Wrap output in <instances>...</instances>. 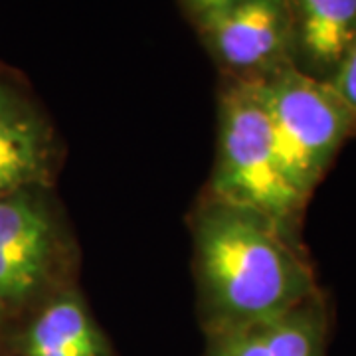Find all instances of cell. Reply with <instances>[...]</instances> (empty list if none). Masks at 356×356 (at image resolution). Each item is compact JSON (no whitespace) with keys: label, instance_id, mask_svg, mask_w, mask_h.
<instances>
[{"label":"cell","instance_id":"7","mask_svg":"<svg viewBox=\"0 0 356 356\" xmlns=\"http://www.w3.org/2000/svg\"><path fill=\"white\" fill-rule=\"evenodd\" d=\"M327 311L317 295L277 317L210 332L208 356H325Z\"/></svg>","mask_w":356,"mask_h":356},{"label":"cell","instance_id":"9","mask_svg":"<svg viewBox=\"0 0 356 356\" xmlns=\"http://www.w3.org/2000/svg\"><path fill=\"white\" fill-rule=\"evenodd\" d=\"M26 356H111L105 337L74 293L51 299L30 323L22 341Z\"/></svg>","mask_w":356,"mask_h":356},{"label":"cell","instance_id":"2","mask_svg":"<svg viewBox=\"0 0 356 356\" xmlns=\"http://www.w3.org/2000/svg\"><path fill=\"white\" fill-rule=\"evenodd\" d=\"M218 119V159L210 198L254 210L293 228L307 196L281 165L254 79L226 76Z\"/></svg>","mask_w":356,"mask_h":356},{"label":"cell","instance_id":"3","mask_svg":"<svg viewBox=\"0 0 356 356\" xmlns=\"http://www.w3.org/2000/svg\"><path fill=\"white\" fill-rule=\"evenodd\" d=\"M254 81L266 105L281 165L309 198L356 129L355 119L329 81L307 76L293 64Z\"/></svg>","mask_w":356,"mask_h":356},{"label":"cell","instance_id":"11","mask_svg":"<svg viewBox=\"0 0 356 356\" xmlns=\"http://www.w3.org/2000/svg\"><path fill=\"white\" fill-rule=\"evenodd\" d=\"M236 2H240V0H182V4L186 6V10L191 13L194 20L202 18L206 14L222 10L229 4H236Z\"/></svg>","mask_w":356,"mask_h":356},{"label":"cell","instance_id":"10","mask_svg":"<svg viewBox=\"0 0 356 356\" xmlns=\"http://www.w3.org/2000/svg\"><path fill=\"white\" fill-rule=\"evenodd\" d=\"M329 83L337 91V95L343 99L356 123V38L350 44L348 51L344 54L343 62L334 72V76L329 79Z\"/></svg>","mask_w":356,"mask_h":356},{"label":"cell","instance_id":"5","mask_svg":"<svg viewBox=\"0 0 356 356\" xmlns=\"http://www.w3.org/2000/svg\"><path fill=\"white\" fill-rule=\"evenodd\" d=\"M56 222L36 188L0 198V311L30 299L50 275Z\"/></svg>","mask_w":356,"mask_h":356},{"label":"cell","instance_id":"1","mask_svg":"<svg viewBox=\"0 0 356 356\" xmlns=\"http://www.w3.org/2000/svg\"><path fill=\"white\" fill-rule=\"evenodd\" d=\"M196 271L210 332L277 317L321 295L293 228L210 198L194 220Z\"/></svg>","mask_w":356,"mask_h":356},{"label":"cell","instance_id":"4","mask_svg":"<svg viewBox=\"0 0 356 356\" xmlns=\"http://www.w3.org/2000/svg\"><path fill=\"white\" fill-rule=\"evenodd\" d=\"M194 22L228 77L259 79L293 64L287 0H240Z\"/></svg>","mask_w":356,"mask_h":356},{"label":"cell","instance_id":"8","mask_svg":"<svg viewBox=\"0 0 356 356\" xmlns=\"http://www.w3.org/2000/svg\"><path fill=\"white\" fill-rule=\"evenodd\" d=\"M287 4L293 65L329 81L356 38V0H287Z\"/></svg>","mask_w":356,"mask_h":356},{"label":"cell","instance_id":"6","mask_svg":"<svg viewBox=\"0 0 356 356\" xmlns=\"http://www.w3.org/2000/svg\"><path fill=\"white\" fill-rule=\"evenodd\" d=\"M50 161V129L24 91L0 76V198L38 188Z\"/></svg>","mask_w":356,"mask_h":356}]
</instances>
